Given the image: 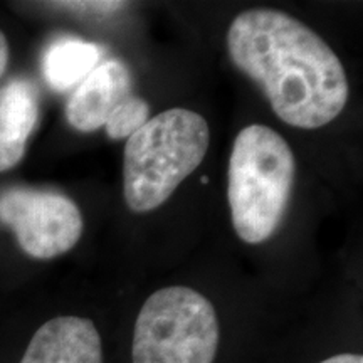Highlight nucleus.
Wrapping results in <instances>:
<instances>
[{
    "mask_svg": "<svg viewBox=\"0 0 363 363\" xmlns=\"http://www.w3.org/2000/svg\"><path fill=\"white\" fill-rule=\"evenodd\" d=\"M7 65H9V43L6 35H4L2 30H0V78H2V74L6 72Z\"/></svg>",
    "mask_w": 363,
    "mask_h": 363,
    "instance_id": "obj_12",
    "label": "nucleus"
},
{
    "mask_svg": "<svg viewBox=\"0 0 363 363\" xmlns=\"http://www.w3.org/2000/svg\"><path fill=\"white\" fill-rule=\"evenodd\" d=\"M294 174L293 150L278 131L266 125L239 131L227 174V199L239 239L261 244L274 235L291 201Z\"/></svg>",
    "mask_w": 363,
    "mask_h": 363,
    "instance_id": "obj_3",
    "label": "nucleus"
},
{
    "mask_svg": "<svg viewBox=\"0 0 363 363\" xmlns=\"http://www.w3.org/2000/svg\"><path fill=\"white\" fill-rule=\"evenodd\" d=\"M38 121L39 91L33 81L13 78L0 86V172L19 165Z\"/></svg>",
    "mask_w": 363,
    "mask_h": 363,
    "instance_id": "obj_8",
    "label": "nucleus"
},
{
    "mask_svg": "<svg viewBox=\"0 0 363 363\" xmlns=\"http://www.w3.org/2000/svg\"><path fill=\"white\" fill-rule=\"evenodd\" d=\"M21 363H103L101 337L88 318H52L35 331Z\"/></svg>",
    "mask_w": 363,
    "mask_h": 363,
    "instance_id": "obj_7",
    "label": "nucleus"
},
{
    "mask_svg": "<svg viewBox=\"0 0 363 363\" xmlns=\"http://www.w3.org/2000/svg\"><path fill=\"white\" fill-rule=\"evenodd\" d=\"M0 222L34 259H54L71 251L84 229L79 207L67 195L34 187L0 192Z\"/></svg>",
    "mask_w": 363,
    "mask_h": 363,
    "instance_id": "obj_5",
    "label": "nucleus"
},
{
    "mask_svg": "<svg viewBox=\"0 0 363 363\" xmlns=\"http://www.w3.org/2000/svg\"><path fill=\"white\" fill-rule=\"evenodd\" d=\"M320 363H363V357L355 355V353H340V355L330 357Z\"/></svg>",
    "mask_w": 363,
    "mask_h": 363,
    "instance_id": "obj_11",
    "label": "nucleus"
},
{
    "mask_svg": "<svg viewBox=\"0 0 363 363\" xmlns=\"http://www.w3.org/2000/svg\"><path fill=\"white\" fill-rule=\"evenodd\" d=\"M233 65L259 86L272 111L294 128L331 123L348 101V79L315 30L274 9L239 13L227 30Z\"/></svg>",
    "mask_w": 363,
    "mask_h": 363,
    "instance_id": "obj_1",
    "label": "nucleus"
},
{
    "mask_svg": "<svg viewBox=\"0 0 363 363\" xmlns=\"http://www.w3.org/2000/svg\"><path fill=\"white\" fill-rule=\"evenodd\" d=\"M219 340L212 303L187 286H169L140 310L131 358L133 363H214Z\"/></svg>",
    "mask_w": 363,
    "mask_h": 363,
    "instance_id": "obj_4",
    "label": "nucleus"
},
{
    "mask_svg": "<svg viewBox=\"0 0 363 363\" xmlns=\"http://www.w3.org/2000/svg\"><path fill=\"white\" fill-rule=\"evenodd\" d=\"M66 11L81 12V13H111L125 7V2H57L51 4Z\"/></svg>",
    "mask_w": 363,
    "mask_h": 363,
    "instance_id": "obj_10",
    "label": "nucleus"
},
{
    "mask_svg": "<svg viewBox=\"0 0 363 363\" xmlns=\"http://www.w3.org/2000/svg\"><path fill=\"white\" fill-rule=\"evenodd\" d=\"M99 45L76 38H61L45 49L43 72L45 83L54 91H69L88 78L99 65Z\"/></svg>",
    "mask_w": 363,
    "mask_h": 363,
    "instance_id": "obj_9",
    "label": "nucleus"
},
{
    "mask_svg": "<svg viewBox=\"0 0 363 363\" xmlns=\"http://www.w3.org/2000/svg\"><path fill=\"white\" fill-rule=\"evenodd\" d=\"M211 130L199 113L162 111L126 140L123 160L125 202L135 214L163 206L207 155Z\"/></svg>",
    "mask_w": 363,
    "mask_h": 363,
    "instance_id": "obj_2",
    "label": "nucleus"
},
{
    "mask_svg": "<svg viewBox=\"0 0 363 363\" xmlns=\"http://www.w3.org/2000/svg\"><path fill=\"white\" fill-rule=\"evenodd\" d=\"M66 120L83 133L104 128L111 140H128L150 120V106L133 93L128 67L118 59H108L72 91Z\"/></svg>",
    "mask_w": 363,
    "mask_h": 363,
    "instance_id": "obj_6",
    "label": "nucleus"
}]
</instances>
